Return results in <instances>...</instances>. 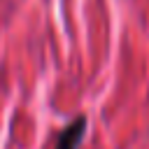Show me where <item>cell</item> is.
I'll list each match as a JSON object with an SVG mask.
<instances>
[{
  "label": "cell",
  "mask_w": 149,
  "mask_h": 149,
  "mask_svg": "<svg viewBox=\"0 0 149 149\" xmlns=\"http://www.w3.org/2000/svg\"><path fill=\"white\" fill-rule=\"evenodd\" d=\"M86 116H77L70 126H65L58 137H56V149H77L81 137H84V130H86Z\"/></svg>",
  "instance_id": "1"
}]
</instances>
